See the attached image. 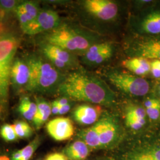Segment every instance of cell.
Here are the masks:
<instances>
[{
  "mask_svg": "<svg viewBox=\"0 0 160 160\" xmlns=\"http://www.w3.org/2000/svg\"><path fill=\"white\" fill-rule=\"evenodd\" d=\"M21 151L20 149L15 151L12 155L11 160H21Z\"/></svg>",
  "mask_w": 160,
  "mask_h": 160,
  "instance_id": "obj_35",
  "label": "cell"
},
{
  "mask_svg": "<svg viewBox=\"0 0 160 160\" xmlns=\"http://www.w3.org/2000/svg\"><path fill=\"white\" fill-rule=\"evenodd\" d=\"M150 72L155 78H160V61L153 60L151 62Z\"/></svg>",
  "mask_w": 160,
  "mask_h": 160,
  "instance_id": "obj_28",
  "label": "cell"
},
{
  "mask_svg": "<svg viewBox=\"0 0 160 160\" xmlns=\"http://www.w3.org/2000/svg\"><path fill=\"white\" fill-rule=\"evenodd\" d=\"M84 10L90 16L102 22L114 20L119 14V6L110 0H86L82 2Z\"/></svg>",
  "mask_w": 160,
  "mask_h": 160,
  "instance_id": "obj_7",
  "label": "cell"
},
{
  "mask_svg": "<svg viewBox=\"0 0 160 160\" xmlns=\"http://www.w3.org/2000/svg\"><path fill=\"white\" fill-rule=\"evenodd\" d=\"M158 95L160 97V82L158 87Z\"/></svg>",
  "mask_w": 160,
  "mask_h": 160,
  "instance_id": "obj_38",
  "label": "cell"
},
{
  "mask_svg": "<svg viewBox=\"0 0 160 160\" xmlns=\"http://www.w3.org/2000/svg\"><path fill=\"white\" fill-rule=\"evenodd\" d=\"M70 109H71V105L68 103V104L63 106L62 107L60 108L59 114H58L62 115V114H66L68 112Z\"/></svg>",
  "mask_w": 160,
  "mask_h": 160,
  "instance_id": "obj_33",
  "label": "cell"
},
{
  "mask_svg": "<svg viewBox=\"0 0 160 160\" xmlns=\"http://www.w3.org/2000/svg\"><path fill=\"white\" fill-rule=\"evenodd\" d=\"M40 49L46 60L58 69H68L78 66V61L74 53L59 46L43 41Z\"/></svg>",
  "mask_w": 160,
  "mask_h": 160,
  "instance_id": "obj_6",
  "label": "cell"
},
{
  "mask_svg": "<svg viewBox=\"0 0 160 160\" xmlns=\"http://www.w3.org/2000/svg\"><path fill=\"white\" fill-rule=\"evenodd\" d=\"M49 135L57 141L70 139L74 133L72 122L67 118H57L50 120L46 125Z\"/></svg>",
  "mask_w": 160,
  "mask_h": 160,
  "instance_id": "obj_12",
  "label": "cell"
},
{
  "mask_svg": "<svg viewBox=\"0 0 160 160\" xmlns=\"http://www.w3.org/2000/svg\"><path fill=\"white\" fill-rule=\"evenodd\" d=\"M0 160H11V158L4 155H0Z\"/></svg>",
  "mask_w": 160,
  "mask_h": 160,
  "instance_id": "obj_37",
  "label": "cell"
},
{
  "mask_svg": "<svg viewBox=\"0 0 160 160\" xmlns=\"http://www.w3.org/2000/svg\"><path fill=\"white\" fill-rule=\"evenodd\" d=\"M123 65L133 74L139 77L148 74L151 71V62L142 58H131L124 61Z\"/></svg>",
  "mask_w": 160,
  "mask_h": 160,
  "instance_id": "obj_17",
  "label": "cell"
},
{
  "mask_svg": "<svg viewBox=\"0 0 160 160\" xmlns=\"http://www.w3.org/2000/svg\"><path fill=\"white\" fill-rule=\"evenodd\" d=\"M61 24V18L57 12L49 9L41 10L38 16L23 32L28 35H36L51 32Z\"/></svg>",
  "mask_w": 160,
  "mask_h": 160,
  "instance_id": "obj_8",
  "label": "cell"
},
{
  "mask_svg": "<svg viewBox=\"0 0 160 160\" xmlns=\"http://www.w3.org/2000/svg\"><path fill=\"white\" fill-rule=\"evenodd\" d=\"M114 51V45L112 43L98 42L90 46L82 55V60L88 66L96 67L109 59L113 56Z\"/></svg>",
  "mask_w": 160,
  "mask_h": 160,
  "instance_id": "obj_11",
  "label": "cell"
},
{
  "mask_svg": "<svg viewBox=\"0 0 160 160\" xmlns=\"http://www.w3.org/2000/svg\"><path fill=\"white\" fill-rule=\"evenodd\" d=\"M98 117V110L88 104L80 105L74 112L75 120L84 125H90L96 123Z\"/></svg>",
  "mask_w": 160,
  "mask_h": 160,
  "instance_id": "obj_16",
  "label": "cell"
},
{
  "mask_svg": "<svg viewBox=\"0 0 160 160\" xmlns=\"http://www.w3.org/2000/svg\"><path fill=\"white\" fill-rule=\"evenodd\" d=\"M24 60L30 70L29 83L25 91L42 94L58 92L65 78L59 69L45 58L36 55H29Z\"/></svg>",
  "mask_w": 160,
  "mask_h": 160,
  "instance_id": "obj_2",
  "label": "cell"
},
{
  "mask_svg": "<svg viewBox=\"0 0 160 160\" xmlns=\"http://www.w3.org/2000/svg\"><path fill=\"white\" fill-rule=\"evenodd\" d=\"M131 160H154L153 158L149 155L146 152L143 153L142 154L139 155L136 157H135L133 158H132Z\"/></svg>",
  "mask_w": 160,
  "mask_h": 160,
  "instance_id": "obj_31",
  "label": "cell"
},
{
  "mask_svg": "<svg viewBox=\"0 0 160 160\" xmlns=\"http://www.w3.org/2000/svg\"><path fill=\"white\" fill-rule=\"evenodd\" d=\"M58 92L68 98L103 105L111 104L116 100L114 92L103 80L81 71L65 77Z\"/></svg>",
  "mask_w": 160,
  "mask_h": 160,
  "instance_id": "obj_1",
  "label": "cell"
},
{
  "mask_svg": "<svg viewBox=\"0 0 160 160\" xmlns=\"http://www.w3.org/2000/svg\"><path fill=\"white\" fill-rule=\"evenodd\" d=\"M146 116L147 113L144 108L139 105H131L126 110V126L133 130H139L145 125Z\"/></svg>",
  "mask_w": 160,
  "mask_h": 160,
  "instance_id": "obj_15",
  "label": "cell"
},
{
  "mask_svg": "<svg viewBox=\"0 0 160 160\" xmlns=\"http://www.w3.org/2000/svg\"><path fill=\"white\" fill-rule=\"evenodd\" d=\"M12 125L18 138H28L33 133L32 128L26 122L18 120Z\"/></svg>",
  "mask_w": 160,
  "mask_h": 160,
  "instance_id": "obj_24",
  "label": "cell"
},
{
  "mask_svg": "<svg viewBox=\"0 0 160 160\" xmlns=\"http://www.w3.org/2000/svg\"><path fill=\"white\" fill-rule=\"evenodd\" d=\"M37 110L36 103L33 102L29 97L22 98L18 106V111L26 120L33 121Z\"/></svg>",
  "mask_w": 160,
  "mask_h": 160,
  "instance_id": "obj_21",
  "label": "cell"
},
{
  "mask_svg": "<svg viewBox=\"0 0 160 160\" xmlns=\"http://www.w3.org/2000/svg\"><path fill=\"white\" fill-rule=\"evenodd\" d=\"M131 58H142L160 61V39H138L133 40L127 48Z\"/></svg>",
  "mask_w": 160,
  "mask_h": 160,
  "instance_id": "obj_9",
  "label": "cell"
},
{
  "mask_svg": "<svg viewBox=\"0 0 160 160\" xmlns=\"http://www.w3.org/2000/svg\"><path fill=\"white\" fill-rule=\"evenodd\" d=\"M147 115L151 120H157L160 117V100L155 98H148L144 102Z\"/></svg>",
  "mask_w": 160,
  "mask_h": 160,
  "instance_id": "obj_22",
  "label": "cell"
},
{
  "mask_svg": "<svg viewBox=\"0 0 160 160\" xmlns=\"http://www.w3.org/2000/svg\"><path fill=\"white\" fill-rule=\"evenodd\" d=\"M22 2L17 0H0V10L3 12H14Z\"/></svg>",
  "mask_w": 160,
  "mask_h": 160,
  "instance_id": "obj_27",
  "label": "cell"
},
{
  "mask_svg": "<svg viewBox=\"0 0 160 160\" xmlns=\"http://www.w3.org/2000/svg\"><path fill=\"white\" fill-rule=\"evenodd\" d=\"M45 160H68V158L63 154L55 152L48 155Z\"/></svg>",
  "mask_w": 160,
  "mask_h": 160,
  "instance_id": "obj_29",
  "label": "cell"
},
{
  "mask_svg": "<svg viewBox=\"0 0 160 160\" xmlns=\"http://www.w3.org/2000/svg\"><path fill=\"white\" fill-rule=\"evenodd\" d=\"M4 12H3L0 10V33L2 30V18L4 17Z\"/></svg>",
  "mask_w": 160,
  "mask_h": 160,
  "instance_id": "obj_36",
  "label": "cell"
},
{
  "mask_svg": "<svg viewBox=\"0 0 160 160\" xmlns=\"http://www.w3.org/2000/svg\"><path fill=\"white\" fill-rule=\"evenodd\" d=\"M22 5L30 24L36 18L40 12L41 10L37 2L29 1H22Z\"/></svg>",
  "mask_w": 160,
  "mask_h": 160,
  "instance_id": "obj_23",
  "label": "cell"
},
{
  "mask_svg": "<svg viewBox=\"0 0 160 160\" xmlns=\"http://www.w3.org/2000/svg\"><path fill=\"white\" fill-rule=\"evenodd\" d=\"M98 138L101 146L108 145L114 141L117 135L118 126L110 118H104L98 121Z\"/></svg>",
  "mask_w": 160,
  "mask_h": 160,
  "instance_id": "obj_14",
  "label": "cell"
},
{
  "mask_svg": "<svg viewBox=\"0 0 160 160\" xmlns=\"http://www.w3.org/2000/svg\"><path fill=\"white\" fill-rule=\"evenodd\" d=\"M1 106H0V114H1Z\"/></svg>",
  "mask_w": 160,
  "mask_h": 160,
  "instance_id": "obj_39",
  "label": "cell"
},
{
  "mask_svg": "<svg viewBox=\"0 0 160 160\" xmlns=\"http://www.w3.org/2000/svg\"><path fill=\"white\" fill-rule=\"evenodd\" d=\"M154 160H160V148L153 149L147 152Z\"/></svg>",
  "mask_w": 160,
  "mask_h": 160,
  "instance_id": "obj_30",
  "label": "cell"
},
{
  "mask_svg": "<svg viewBox=\"0 0 160 160\" xmlns=\"http://www.w3.org/2000/svg\"><path fill=\"white\" fill-rule=\"evenodd\" d=\"M18 46L17 38L10 33L0 35V102L6 103L11 84L12 65Z\"/></svg>",
  "mask_w": 160,
  "mask_h": 160,
  "instance_id": "obj_4",
  "label": "cell"
},
{
  "mask_svg": "<svg viewBox=\"0 0 160 160\" xmlns=\"http://www.w3.org/2000/svg\"><path fill=\"white\" fill-rule=\"evenodd\" d=\"M131 25L133 30L139 34H160V10H152L133 17Z\"/></svg>",
  "mask_w": 160,
  "mask_h": 160,
  "instance_id": "obj_10",
  "label": "cell"
},
{
  "mask_svg": "<svg viewBox=\"0 0 160 160\" xmlns=\"http://www.w3.org/2000/svg\"><path fill=\"white\" fill-rule=\"evenodd\" d=\"M107 78L118 90L132 96H144L149 91L148 82L136 75L114 71L108 73Z\"/></svg>",
  "mask_w": 160,
  "mask_h": 160,
  "instance_id": "obj_5",
  "label": "cell"
},
{
  "mask_svg": "<svg viewBox=\"0 0 160 160\" xmlns=\"http://www.w3.org/2000/svg\"><path fill=\"white\" fill-rule=\"evenodd\" d=\"M36 104L38 110L33 122L38 129L46 122L51 114V104L43 98L37 99Z\"/></svg>",
  "mask_w": 160,
  "mask_h": 160,
  "instance_id": "obj_18",
  "label": "cell"
},
{
  "mask_svg": "<svg viewBox=\"0 0 160 160\" xmlns=\"http://www.w3.org/2000/svg\"><path fill=\"white\" fill-rule=\"evenodd\" d=\"M43 42L81 55L92 45L99 42L97 36L92 32L63 24L47 32Z\"/></svg>",
  "mask_w": 160,
  "mask_h": 160,
  "instance_id": "obj_3",
  "label": "cell"
},
{
  "mask_svg": "<svg viewBox=\"0 0 160 160\" xmlns=\"http://www.w3.org/2000/svg\"><path fill=\"white\" fill-rule=\"evenodd\" d=\"M57 100L58 103L60 108L62 107L63 106H65V105H66V104L69 103L68 98L67 97H61L59 99H57Z\"/></svg>",
  "mask_w": 160,
  "mask_h": 160,
  "instance_id": "obj_34",
  "label": "cell"
},
{
  "mask_svg": "<svg viewBox=\"0 0 160 160\" xmlns=\"http://www.w3.org/2000/svg\"><path fill=\"white\" fill-rule=\"evenodd\" d=\"M98 128L99 126L97 121L93 126L81 132V137L88 147L93 148L101 147L98 138Z\"/></svg>",
  "mask_w": 160,
  "mask_h": 160,
  "instance_id": "obj_20",
  "label": "cell"
},
{
  "mask_svg": "<svg viewBox=\"0 0 160 160\" xmlns=\"http://www.w3.org/2000/svg\"><path fill=\"white\" fill-rule=\"evenodd\" d=\"M65 152L71 160H84L88 156L89 149L83 141H77L68 146Z\"/></svg>",
  "mask_w": 160,
  "mask_h": 160,
  "instance_id": "obj_19",
  "label": "cell"
},
{
  "mask_svg": "<svg viewBox=\"0 0 160 160\" xmlns=\"http://www.w3.org/2000/svg\"><path fill=\"white\" fill-rule=\"evenodd\" d=\"M60 107L57 102V100L53 101L51 104L52 113L53 114H58Z\"/></svg>",
  "mask_w": 160,
  "mask_h": 160,
  "instance_id": "obj_32",
  "label": "cell"
},
{
  "mask_svg": "<svg viewBox=\"0 0 160 160\" xmlns=\"http://www.w3.org/2000/svg\"><path fill=\"white\" fill-rule=\"evenodd\" d=\"M0 135L4 140L7 142L14 141L18 138L13 125L9 124H5L1 126L0 129Z\"/></svg>",
  "mask_w": 160,
  "mask_h": 160,
  "instance_id": "obj_25",
  "label": "cell"
},
{
  "mask_svg": "<svg viewBox=\"0 0 160 160\" xmlns=\"http://www.w3.org/2000/svg\"><path fill=\"white\" fill-rule=\"evenodd\" d=\"M30 70L28 64L24 59L16 58L12 65L10 81L12 86L17 90H25L29 83Z\"/></svg>",
  "mask_w": 160,
  "mask_h": 160,
  "instance_id": "obj_13",
  "label": "cell"
},
{
  "mask_svg": "<svg viewBox=\"0 0 160 160\" xmlns=\"http://www.w3.org/2000/svg\"><path fill=\"white\" fill-rule=\"evenodd\" d=\"M39 144V140L38 138H36L34 140L29 143L25 147L20 149L21 151V160H29L34 153L35 151Z\"/></svg>",
  "mask_w": 160,
  "mask_h": 160,
  "instance_id": "obj_26",
  "label": "cell"
}]
</instances>
